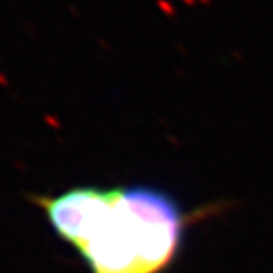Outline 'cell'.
<instances>
[{"label": "cell", "instance_id": "cell-1", "mask_svg": "<svg viewBox=\"0 0 273 273\" xmlns=\"http://www.w3.org/2000/svg\"><path fill=\"white\" fill-rule=\"evenodd\" d=\"M34 201L93 273H160L183 241V211L151 186H78Z\"/></svg>", "mask_w": 273, "mask_h": 273}]
</instances>
